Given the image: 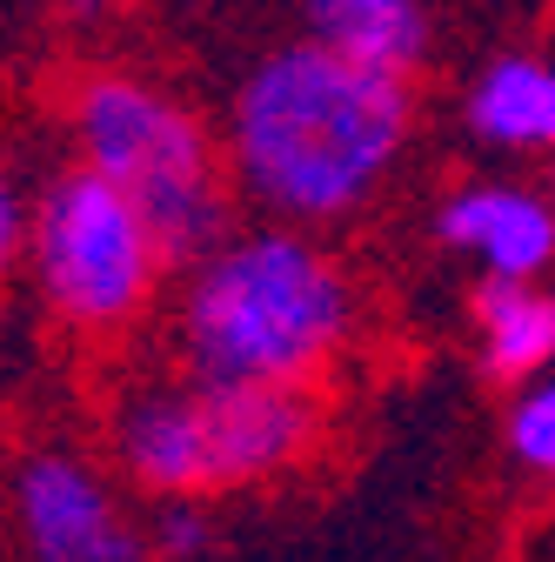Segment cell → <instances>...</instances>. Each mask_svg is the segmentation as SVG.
<instances>
[{"instance_id":"cell-1","label":"cell","mask_w":555,"mask_h":562,"mask_svg":"<svg viewBox=\"0 0 555 562\" xmlns=\"http://www.w3.org/2000/svg\"><path fill=\"white\" fill-rule=\"evenodd\" d=\"M415 127L408 75L335 54L328 41L268 47L228 108V168L248 201L295 228L375 201Z\"/></svg>"},{"instance_id":"cell-2","label":"cell","mask_w":555,"mask_h":562,"mask_svg":"<svg viewBox=\"0 0 555 562\" xmlns=\"http://www.w3.org/2000/svg\"><path fill=\"white\" fill-rule=\"evenodd\" d=\"M355 335V281L295 222L228 235L188 268L181 356L194 375L315 382Z\"/></svg>"},{"instance_id":"cell-3","label":"cell","mask_w":555,"mask_h":562,"mask_svg":"<svg viewBox=\"0 0 555 562\" xmlns=\"http://www.w3.org/2000/svg\"><path fill=\"white\" fill-rule=\"evenodd\" d=\"M67 127H75L81 161L101 168L148 215L168 268H194L235 235L222 148L207 121L168 88L141 75H114V67L88 75L67 101Z\"/></svg>"},{"instance_id":"cell-4","label":"cell","mask_w":555,"mask_h":562,"mask_svg":"<svg viewBox=\"0 0 555 562\" xmlns=\"http://www.w3.org/2000/svg\"><path fill=\"white\" fill-rule=\"evenodd\" d=\"M27 268L54 322L81 335H114L148 308L161 281V241L101 168H60L27 222Z\"/></svg>"},{"instance_id":"cell-5","label":"cell","mask_w":555,"mask_h":562,"mask_svg":"<svg viewBox=\"0 0 555 562\" xmlns=\"http://www.w3.org/2000/svg\"><path fill=\"white\" fill-rule=\"evenodd\" d=\"M201 436H207V482L248 488L268 482L321 442V402L308 382H248V375H194Z\"/></svg>"},{"instance_id":"cell-6","label":"cell","mask_w":555,"mask_h":562,"mask_svg":"<svg viewBox=\"0 0 555 562\" xmlns=\"http://www.w3.org/2000/svg\"><path fill=\"white\" fill-rule=\"evenodd\" d=\"M21 542L34 562H141V536L114 509L107 482L75 449H34L14 475Z\"/></svg>"},{"instance_id":"cell-7","label":"cell","mask_w":555,"mask_h":562,"mask_svg":"<svg viewBox=\"0 0 555 562\" xmlns=\"http://www.w3.org/2000/svg\"><path fill=\"white\" fill-rule=\"evenodd\" d=\"M435 241L468 255L482 274L535 281L555 261V194L522 181H462L435 207Z\"/></svg>"},{"instance_id":"cell-8","label":"cell","mask_w":555,"mask_h":562,"mask_svg":"<svg viewBox=\"0 0 555 562\" xmlns=\"http://www.w3.org/2000/svg\"><path fill=\"white\" fill-rule=\"evenodd\" d=\"M114 456L155 496H215L194 382L188 389H134L114 408Z\"/></svg>"},{"instance_id":"cell-9","label":"cell","mask_w":555,"mask_h":562,"mask_svg":"<svg viewBox=\"0 0 555 562\" xmlns=\"http://www.w3.org/2000/svg\"><path fill=\"white\" fill-rule=\"evenodd\" d=\"M462 114L482 148L555 155V60L548 54H496L468 81Z\"/></svg>"},{"instance_id":"cell-10","label":"cell","mask_w":555,"mask_h":562,"mask_svg":"<svg viewBox=\"0 0 555 562\" xmlns=\"http://www.w3.org/2000/svg\"><path fill=\"white\" fill-rule=\"evenodd\" d=\"M475 335H482V375L496 382H535L555 362V295L522 274H482L468 295Z\"/></svg>"},{"instance_id":"cell-11","label":"cell","mask_w":555,"mask_h":562,"mask_svg":"<svg viewBox=\"0 0 555 562\" xmlns=\"http://www.w3.org/2000/svg\"><path fill=\"white\" fill-rule=\"evenodd\" d=\"M302 21H308L315 41H328L349 60H369V67L415 75V67L429 60L422 0H302Z\"/></svg>"},{"instance_id":"cell-12","label":"cell","mask_w":555,"mask_h":562,"mask_svg":"<svg viewBox=\"0 0 555 562\" xmlns=\"http://www.w3.org/2000/svg\"><path fill=\"white\" fill-rule=\"evenodd\" d=\"M509 449L522 469L555 475V375H535L509 408Z\"/></svg>"},{"instance_id":"cell-13","label":"cell","mask_w":555,"mask_h":562,"mask_svg":"<svg viewBox=\"0 0 555 562\" xmlns=\"http://www.w3.org/2000/svg\"><path fill=\"white\" fill-rule=\"evenodd\" d=\"M155 542H161V555H174V562H194V555L207 549V516L194 509V496H168V509H161V522H155Z\"/></svg>"},{"instance_id":"cell-14","label":"cell","mask_w":555,"mask_h":562,"mask_svg":"<svg viewBox=\"0 0 555 562\" xmlns=\"http://www.w3.org/2000/svg\"><path fill=\"white\" fill-rule=\"evenodd\" d=\"M27 207H21V194H14V181H8V168H0V274L14 268V255L27 248Z\"/></svg>"},{"instance_id":"cell-15","label":"cell","mask_w":555,"mask_h":562,"mask_svg":"<svg viewBox=\"0 0 555 562\" xmlns=\"http://www.w3.org/2000/svg\"><path fill=\"white\" fill-rule=\"evenodd\" d=\"M548 194H555V161H548Z\"/></svg>"}]
</instances>
